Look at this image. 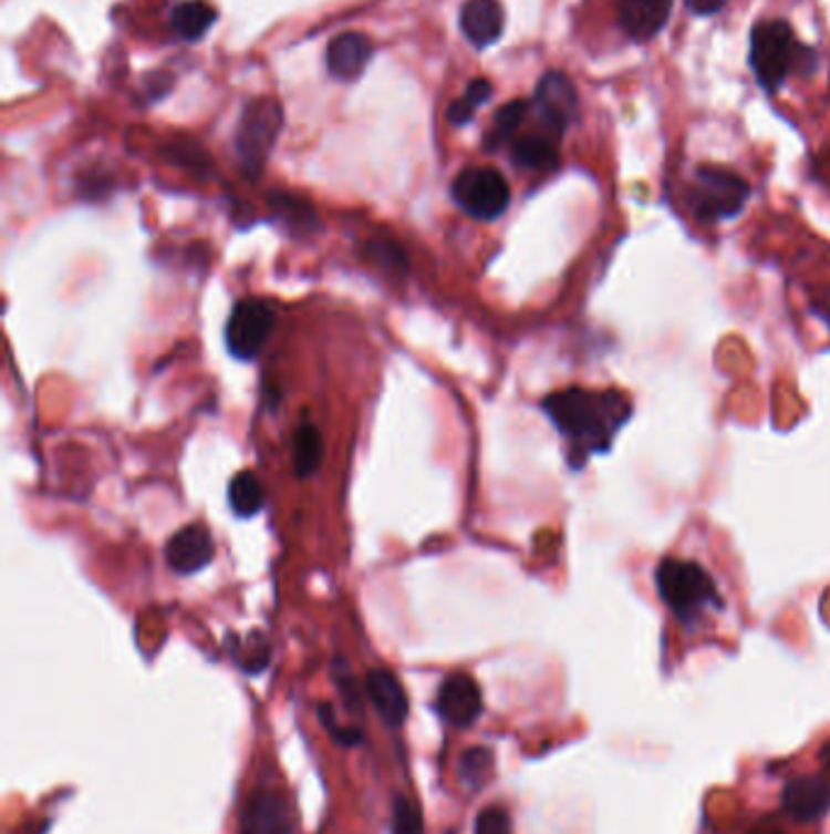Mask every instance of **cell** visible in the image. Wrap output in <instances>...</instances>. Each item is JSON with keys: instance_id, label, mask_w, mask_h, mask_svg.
Wrapping results in <instances>:
<instances>
[{"instance_id": "ffe728a7", "label": "cell", "mask_w": 830, "mask_h": 834, "mask_svg": "<svg viewBox=\"0 0 830 834\" xmlns=\"http://www.w3.org/2000/svg\"><path fill=\"white\" fill-rule=\"evenodd\" d=\"M266 493L261 481L251 471H241L229 483V507L239 517H253L263 507Z\"/></svg>"}, {"instance_id": "2e32d148", "label": "cell", "mask_w": 830, "mask_h": 834, "mask_svg": "<svg viewBox=\"0 0 830 834\" xmlns=\"http://www.w3.org/2000/svg\"><path fill=\"white\" fill-rule=\"evenodd\" d=\"M782 805L795 820L821 817L830 805V789L819 776H799L785 785Z\"/></svg>"}, {"instance_id": "603a6c76", "label": "cell", "mask_w": 830, "mask_h": 834, "mask_svg": "<svg viewBox=\"0 0 830 834\" xmlns=\"http://www.w3.org/2000/svg\"><path fill=\"white\" fill-rule=\"evenodd\" d=\"M271 205H276V210L283 215V220L292 227V233H310V229L317 225L314 210L308 203H302L298 198L273 196Z\"/></svg>"}, {"instance_id": "52a82bcc", "label": "cell", "mask_w": 830, "mask_h": 834, "mask_svg": "<svg viewBox=\"0 0 830 834\" xmlns=\"http://www.w3.org/2000/svg\"><path fill=\"white\" fill-rule=\"evenodd\" d=\"M276 328V310L261 298H243L231 310L225 328L229 354L239 361H251L263 352Z\"/></svg>"}, {"instance_id": "8fae6325", "label": "cell", "mask_w": 830, "mask_h": 834, "mask_svg": "<svg viewBox=\"0 0 830 834\" xmlns=\"http://www.w3.org/2000/svg\"><path fill=\"white\" fill-rule=\"evenodd\" d=\"M673 13V0H616V20L626 38L636 44L655 40Z\"/></svg>"}, {"instance_id": "d4e9b609", "label": "cell", "mask_w": 830, "mask_h": 834, "mask_svg": "<svg viewBox=\"0 0 830 834\" xmlns=\"http://www.w3.org/2000/svg\"><path fill=\"white\" fill-rule=\"evenodd\" d=\"M475 834H515V827H511V817L505 807L490 805L480 810L478 820H475Z\"/></svg>"}, {"instance_id": "cb8c5ba5", "label": "cell", "mask_w": 830, "mask_h": 834, "mask_svg": "<svg viewBox=\"0 0 830 834\" xmlns=\"http://www.w3.org/2000/svg\"><path fill=\"white\" fill-rule=\"evenodd\" d=\"M393 834H424V820L417 803L405 795L395 797L393 805Z\"/></svg>"}, {"instance_id": "f1b7e54d", "label": "cell", "mask_w": 830, "mask_h": 834, "mask_svg": "<svg viewBox=\"0 0 830 834\" xmlns=\"http://www.w3.org/2000/svg\"><path fill=\"white\" fill-rule=\"evenodd\" d=\"M475 111H478V107H473V105H470V103H468L466 99H458V101H454V103H450V105H448V111H446V120H448V123H450V125L463 127V125L473 123Z\"/></svg>"}, {"instance_id": "f546056e", "label": "cell", "mask_w": 830, "mask_h": 834, "mask_svg": "<svg viewBox=\"0 0 830 834\" xmlns=\"http://www.w3.org/2000/svg\"><path fill=\"white\" fill-rule=\"evenodd\" d=\"M685 3L694 16H716L718 10H724L728 0H685Z\"/></svg>"}, {"instance_id": "e0dca14e", "label": "cell", "mask_w": 830, "mask_h": 834, "mask_svg": "<svg viewBox=\"0 0 830 834\" xmlns=\"http://www.w3.org/2000/svg\"><path fill=\"white\" fill-rule=\"evenodd\" d=\"M511 162L527 172H553L560 164V154L551 137L527 135L511 144Z\"/></svg>"}, {"instance_id": "8992f818", "label": "cell", "mask_w": 830, "mask_h": 834, "mask_svg": "<svg viewBox=\"0 0 830 834\" xmlns=\"http://www.w3.org/2000/svg\"><path fill=\"white\" fill-rule=\"evenodd\" d=\"M450 196L458 208L475 220H497L509 208L511 191L507 178L492 166L463 168L450 186Z\"/></svg>"}, {"instance_id": "5b68a950", "label": "cell", "mask_w": 830, "mask_h": 834, "mask_svg": "<svg viewBox=\"0 0 830 834\" xmlns=\"http://www.w3.org/2000/svg\"><path fill=\"white\" fill-rule=\"evenodd\" d=\"M283 127V107L271 95L247 103L237 127V154L247 174L259 176Z\"/></svg>"}, {"instance_id": "3957f363", "label": "cell", "mask_w": 830, "mask_h": 834, "mask_svg": "<svg viewBox=\"0 0 830 834\" xmlns=\"http://www.w3.org/2000/svg\"><path fill=\"white\" fill-rule=\"evenodd\" d=\"M655 584L670 612L682 622H694L706 610L722 608L716 581L697 562L663 559L655 572Z\"/></svg>"}, {"instance_id": "4fadbf2b", "label": "cell", "mask_w": 830, "mask_h": 834, "mask_svg": "<svg viewBox=\"0 0 830 834\" xmlns=\"http://www.w3.org/2000/svg\"><path fill=\"white\" fill-rule=\"evenodd\" d=\"M373 56V42L363 32H344L326 47V69L339 81H356Z\"/></svg>"}, {"instance_id": "83f0119b", "label": "cell", "mask_w": 830, "mask_h": 834, "mask_svg": "<svg viewBox=\"0 0 830 834\" xmlns=\"http://www.w3.org/2000/svg\"><path fill=\"white\" fill-rule=\"evenodd\" d=\"M492 93H495V86H492L490 81H487V79H473L468 83L466 93H463V99H466L473 107H480V105H485L487 101L492 99Z\"/></svg>"}, {"instance_id": "5bb4252c", "label": "cell", "mask_w": 830, "mask_h": 834, "mask_svg": "<svg viewBox=\"0 0 830 834\" xmlns=\"http://www.w3.org/2000/svg\"><path fill=\"white\" fill-rule=\"evenodd\" d=\"M365 693L371 703L381 712V718L390 728H402L409 715V700L397 676L387 669H375L365 676Z\"/></svg>"}, {"instance_id": "d6986e66", "label": "cell", "mask_w": 830, "mask_h": 834, "mask_svg": "<svg viewBox=\"0 0 830 834\" xmlns=\"http://www.w3.org/2000/svg\"><path fill=\"white\" fill-rule=\"evenodd\" d=\"M215 20L217 13L212 6L203 3V0H188V3H180L174 8V13H170V28H174L180 40L195 42L215 25Z\"/></svg>"}, {"instance_id": "484cf974", "label": "cell", "mask_w": 830, "mask_h": 834, "mask_svg": "<svg viewBox=\"0 0 830 834\" xmlns=\"http://www.w3.org/2000/svg\"><path fill=\"white\" fill-rule=\"evenodd\" d=\"M237 659L249 673H259L268 667V659H271V649H268V642L261 635H251L247 655H241Z\"/></svg>"}, {"instance_id": "4dcf8cb0", "label": "cell", "mask_w": 830, "mask_h": 834, "mask_svg": "<svg viewBox=\"0 0 830 834\" xmlns=\"http://www.w3.org/2000/svg\"><path fill=\"white\" fill-rule=\"evenodd\" d=\"M332 740L339 742L341 747H356L363 742V730L359 728H336L332 730Z\"/></svg>"}, {"instance_id": "ac0fdd59", "label": "cell", "mask_w": 830, "mask_h": 834, "mask_svg": "<svg viewBox=\"0 0 830 834\" xmlns=\"http://www.w3.org/2000/svg\"><path fill=\"white\" fill-rule=\"evenodd\" d=\"M324 459L322 434L312 422H302L295 437H292V469L300 478H310L317 474Z\"/></svg>"}, {"instance_id": "30bf717a", "label": "cell", "mask_w": 830, "mask_h": 834, "mask_svg": "<svg viewBox=\"0 0 830 834\" xmlns=\"http://www.w3.org/2000/svg\"><path fill=\"white\" fill-rule=\"evenodd\" d=\"M215 559V542L210 529L200 523L180 527L166 544V564L168 569L180 576H190L203 572Z\"/></svg>"}, {"instance_id": "4316f807", "label": "cell", "mask_w": 830, "mask_h": 834, "mask_svg": "<svg viewBox=\"0 0 830 834\" xmlns=\"http://www.w3.org/2000/svg\"><path fill=\"white\" fill-rule=\"evenodd\" d=\"M334 679H336V686L341 688V693H344V698H346V706L353 708V710H361L359 683H356V679H353L351 669L341 659L334 663Z\"/></svg>"}, {"instance_id": "7402d4cb", "label": "cell", "mask_w": 830, "mask_h": 834, "mask_svg": "<svg viewBox=\"0 0 830 834\" xmlns=\"http://www.w3.org/2000/svg\"><path fill=\"white\" fill-rule=\"evenodd\" d=\"M527 111H529L527 101H509L507 105L499 107V111L495 113V127L490 135L485 137V150L502 147V144L521 127L523 117H527Z\"/></svg>"}, {"instance_id": "9c48e42d", "label": "cell", "mask_w": 830, "mask_h": 834, "mask_svg": "<svg viewBox=\"0 0 830 834\" xmlns=\"http://www.w3.org/2000/svg\"><path fill=\"white\" fill-rule=\"evenodd\" d=\"M436 712L450 728H470L483 712V693L468 673H454L438 688Z\"/></svg>"}, {"instance_id": "ba28073f", "label": "cell", "mask_w": 830, "mask_h": 834, "mask_svg": "<svg viewBox=\"0 0 830 834\" xmlns=\"http://www.w3.org/2000/svg\"><path fill=\"white\" fill-rule=\"evenodd\" d=\"M533 105L546 130L556 137H563L572 117L578 115V89L563 71H548L536 83Z\"/></svg>"}, {"instance_id": "277c9868", "label": "cell", "mask_w": 830, "mask_h": 834, "mask_svg": "<svg viewBox=\"0 0 830 834\" xmlns=\"http://www.w3.org/2000/svg\"><path fill=\"white\" fill-rule=\"evenodd\" d=\"M750 198L748 181L736 172L722 166H697L694 168L687 203L694 217L704 223H718L736 217Z\"/></svg>"}, {"instance_id": "7a4b0ae2", "label": "cell", "mask_w": 830, "mask_h": 834, "mask_svg": "<svg viewBox=\"0 0 830 834\" xmlns=\"http://www.w3.org/2000/svg\"><path fill=\"white\" fill-rule=\"evenodd\" d=\"M753 74L767 93H777L791 74H813L819 56L797 40L787 20H760L750 30Z\"/></svg>"}, {"instance_id": "44dd1931", "label": "cell", "mask_w": 830, "mask_h": 834, "mask_svg": "<svg viewBox=\"0 0 830 834\" xmlns=\"http://www.w3.org/2000/svg\"><path fill=\"white\" fill-rule=\"evenodd\" d=\"M492 766H495V759H492L490 749L473 747V749H468V752H463V756H460L458 776H460V781H463V785H466V789L478 791V789H483L487 781H490Z\"/></svg>"}, {"instance_id": "1f68e13d", "label": "cell", "mask_w": 830, "mask_h": 834, "mask_svg": "<svg viewBox=\"0 0 830 834\" xmlns=\"http://www.w3.org/2000/svg\"><path fill=\"white\" fill-rule=\"evenodd\" d=\"M826 320H828V328H830V308H828V312H826Z\"/></svg>"}, {"instance_id": "6da1fadb", "label": "cell", "mask_w": 830, "mask_h": 834, "mask_svg": "<svg viewBox=\"0 0 830 834\" xmlns=\"http://www.w3.org/2000/svg\"><path fill=\"white\" fill-rule=\"evenodd\" d=\"M546 415L570 444V462L580 469L588 456L612 450L616 432L631 418V401L619 391L568 389L543 401Z\"/></svg>"}, {"instance_id": "7c38bea8", "label": "cell", "mask_w": 830, "mask_h": 834, "mask_svg": "<svg viewBox=\"0 0 830 834\" xmlns=\"http://www.w3.org/2000/svg\"><path fill=\"white\" fill-rule=\"evenodd\" d=\"M460 32L466 40L485 50L505 32V8L499 0H466L460 8Z\"/></svg>"}, {"instance_id": "9a60e30c", "label": "cell", "mask_w": 830, "mask_h": 834, "mask_svg": "<svg viewBox=\"0 0 830 834\" xmlns=\"http://www.w3.org/2000/svg\"><path fill=\"white\" fill-rule=\"evenodd\" d=\"M243 834H292L290 805L276 793L251 795L243 810Z\"/></svg>"}]
</instances>
